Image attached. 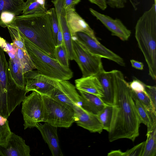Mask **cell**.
<instances>
[{
	"instance_id": "cell-31",
	"label": "cell",
	"mask_w": 156,
	"mask_h": 156,
	"mask_svg": "<svg viewBox=\"0 0 156 156\" xmlns=\"http://www.w3.org/2000/svg\"><path fill=\"white\" fill-rule=\"evenodd\" d=\"M48 11L50 15L51 26L53 34L55 44L56 46L59 26L58 16L55 8H51L48 10Z\"/></svg>"
},
{
	"instance_id": "cell-5",
	"label": "cell",
	"mask_w": 156,
	"mask_h": 156,
	"mask_svg": "<svg viewBox=\"0 0 156 156\" xmlns=\"http://www.w3.org/2000/svg\"><path fill=\"white\" fill-rule=\"evenodd\" d=\"M21 34L27 52L39 73L57 80H68L72 78L73 73L70 68L61 65L56 59L46 54Z\"/></svg>"
},
{
	"instance_id": "cell-37",
	"label": "cell",
	"mask_w": 156,
	"mask_h": 156,
	"mask_svg": "<svg viewBox=\"0 0 156 156\" xmlns=\"http://www.w3.org/2000/svg\"><path fill=\"white\" fill-rule=\"evenodd\" d=\"M126 0H107V4L112 8L120 9L124 7Z\"/></svg>"
},
{
	"instance_id": "cell-11",
	"label": "cell",
	"mask_w": 156,
	"mask_h": 156,
	"mask_svg": "<svg viewBox=\"0 0 156 156\" xmlns=\"http://www.w3.org/2000/svg\"><path fill=\"white\" fill-rule=\"evenodd\" d=\"M71 106H81V97L75 86L68 80H57L56 87L49 95Z\"/></svg>"
},
{
	"instance_id": "cell-38",
	"label": "cell",
	"mask_w": 156,
	"mask_h": 156,
	"mask_svg": "<svg viewBox=\"0 0 156 156\" xmlns=\"http://www.w3.org/2000/svg\"><path fill=\"white\" fill-rule=\"evenodd\" d=\"M81 0H64V8L66 11L68 9L74 8L75 5L79 3Z\"/></svg>"
},
{
	"instance_id": "cell-34",
	"label": "cell",
	"mask_w": 156,
	"mask_h": 156,
	"mask_svg": "<svg viewBox=\"0 0 156 156\" xmlns=\"http://www.w3.org/2000/svg\"><path fill=\"white\" fill-rule=\"evenodd\" d=\"M145 141L138 144L124 152V156H142Z\"/></svg>"
},
{
	"instance_id": "cell-30",
	"label": "cell",
	"mask_w": 156,
	"mask_h": 156,
	"mask_svg": "<svg viewBox=\"0 0 156 156\" xmlns=\"http://www.w3.org/2000/svg\"><path fill=\"white\" fill-rule=\"evenodd\" d=\"M12 132L7 118L0 114V145L6 143Z\"/></svg>"
},
{
	"instance_id": "cell-18",
	"label": "cell",
	"mask_w": 156,
	"mask_h": 156,
	"mask_svg": "<svg viewBox=\"0 0 156 156\" xmlns=\"http://www.w3.org/2000/svg\"><path fill=\"white\" fill-rule=\"evenodd\" d=\"M75 87L79 91L86 92L102 98L104 91L98 77L91 75L76 79L75 80Z\"/></svg>"
},
{
	"instance_id": "cell-3",
	"label": "cell",
	"mask_w": 156,
	"mask_h": 156,
	"mask_svg": "<svg viewBox=\"0 0 156 156\" xmlns=\"http://www.w3.org/2000/svg\"><path fill=\"white\" fill-rule=\"evenodd\" d=\"M156 5L153 4L137 22L135 36L149 69V75L156 79Z\"/></svg>"
},
{
	"instance_id": "cell-17",
	"label": "cell",
	"mask_w": 156,
	"mask_h": 156,
	"mask_svg": "<svg viewBox=\"0 0 156 156\" xmlns=\"http://www.w3.org/2000/svg\"><path fill=\"white\" fill-rule=\"evenodd\" d=\"M66 17L67 25L72 36L74 35L77 32H81L95 40H98L93 30L76 12L75 8L66 10Z\"/></svg>"
},
{
	"instance_id": "cell-20",
	"label": "cell",
	"mask_w": 156,
	"mask_h": 156,
	"mask_svg": "<svg viewBox=\"0 0 156 156\" xmlns=\"http://www.w3.org/2000/svg\"><path fill=\"white\" fill-rule=\"evenodd\" d=\"M79 91L81 97V106L90 112L96 115L107 105L101 98L95 95L83 91Z\"/></svg>"
},
{
	"instance_id": "cell-35",
	"label": "cell",
	"mask_w": 156,
	"mask_h": 156,
	"mask_svg": "<svg viewBox=\"0 0 156 156\" xmlns=\"http://www.w3.org/2000/svg\"><path fill=\"white\" fill-rule=\"evenodd\" d=\"M16 16L8 12H4L0 15V26L5 28L8 27L12 22Z\"/></svg>"
},
{
	"instance_id": "cell-39",
	"label": "cell",
	"mask_w": 156,
	"mask_h": 156,
	"mask_svg": "<svg viewBox=\"0 0 156 156\" xmlns=\"http://www.w3.org/2000/svg\"><path fill=\"white\" fill-rule=\"evenodd\" d=\"M93 4L97 5L102 10H105L107 7L106 2L104 0H89Z\"/></svg>"
},
{
	"instance_id": "cell-27",
	"label": "cell",
	"mask_w": 156,
	"mask_h": 156,
	"mask_svg": "<svg viewBox=\"0 0 156 156\" xmlns=\"http://www.w3.org/2000/svg\"><path fill=\"white\" fill-rule=\"evenodd\" d=\"M112 105H107L96 115L101 124L103 130L108 132L112 114Z\"/></svg>"
},
{
	"instance_id": "cell-43",
	"label": "cell",
	"mask_w": 156,
	"mask_h": 156,
	"mask_svg": "<svg viewBox=\"0 0 156 156\" xmlns=\"http://www.w3.org/2000/svg\"><path fill=\"white\" fill-rule=\"evenodd\" d=\"M108 156H124V152L120 150H113L108 154Z\"/></svg>"
},
{
	"instance_id": "cell-14",
	"label": "cell",
	"mask_w": 156,
	"mask_h": 156,
	"mask_svg": "<svg viewBox=\"0 0 156 156\" xmlns=\"http://www.w3.org/2000/svg\"><path fill=\"white\" fill-rule=\"evenodd\" d=\"M56 10L62 34L63 43L65 47L69 59L74 60L72 36L67 23L66 12L64 8V0H52Z\"/></svg>"
},
{
	"instance_id": "cell-2",
	"label": "cell",
	"mask_w": 156,
	"mask_h": 156,
	"mask_svg": "<svg viewBox=\"0 0 156 156\" xmlns=\"http://www.w3.org/2000/svg\"><path fill=\"white\" fill-rule=\"evenodd\" d=\"M9 25L16 27L32 43L55 58L56 46L48 10L44 13L16 16Z\"/></svg>"
},
{
	"instance_id": "cell-15",
	"label": "cell",
	"mask_w": 156,
	"mask_h": 156,
	"mask_svg": "<svg viewBox=\"0 0 156 156\" xmlns=\"http://www.w3.org/2000/svg\"><path fill=\"white\" fill-rule=\"evenodd\" d=\"M75 112V122L78 126L91 133H101L103 127L95 115L83 109L81 106L76 105L73 108Z\"/></svg>"
},
{
	"instance_id": "cell-47",
	"label": "cell",
	"mask_w": 156,
	"mask_h": 156,
	"mask_svg": "<svg viewBox=\"0 0 156 156\" xmlns=\"http://www.w3.org/2000/svg\"></svg>"
},
{
	"instance_id": "cell-41",
	"label": "cell",
	"mask_w": 156,
	"mask_h": 156,
	"mask_svg": "<svg viewBox=\"0 0 156 156\" xmlns=\"http://www.w3.org/2000/svg\"><path fill=\"white\" fill-rule=\"evenodd\" d=\"M58 22L59 26L57 37V43L56 46L60 45L63 43V39L62 30L59 21Z\"/></svg>"
},
{
	"instance_id": "cell-16",
	"label": "cell",
	"mask_w": 156,
	"mask_h": 156,
	"mask_svg": "<svg viewBox=\"0 0 156 156\" xmlns=\"http://www.w3.org/2000/svg\"><path fill=\"white\" fill-rule=\"evenodd\" d=\"M35 126L49 148L53 156H63L57 134V127L45 122Z\"/></svg>"
},
{
	"instance_id": "cell-26",
	"label": "cell",
	"mask_w": 156,
	"mask_h": 156,
	"mask_svg": "<svg viewBox=\"0 0 156 156\" xmlns=\"http://www.w3.org/2000/svg\"><path fill=\"white\" fill-rule=\"evenodd\" d=\"M142 156H155L156 154V128L147 132Z\"/></svg>"
},
{
	"instance_id": "cell-33",
	"label": "cell",
	"mask_w": 156,
	"mask_h": 156,
	"mask_svg": "<svg viewBox=\"0 0 156 156\" xmlns=\"http://www.w3.org/2000/svg\"><path fill=\"white\" fill-rule=\"evenodd\" d=\"M145 91L151 103L154 112L156 114V87L145 85Z\"/></svg>"
},
{
	"instance_id": "cell-4",
	"label": "cell",
	"mask_w": 156,
	"mask_h": 156,
	"mask_svg": "<svg viewBox=\"0 0 156 156\" xmlns=\"http://www.w3.org/2000/svg\"><path fill=\"white\" fill-rule=\"evenodd\" d=\"M4 51L0 46V114L7 118L22 102L27 93L11 77Z\"/></svg>"
},
{
	"instance_id": "cell-22",
	"label": "cell",
	"mask_w": 156,
	"mask_h": 156,
	"mask_svg": "<svg viewBox=\"0 0 156 156\" xmlns=\"http://www.w3.org/2000/svg\"><path fill=\"white\" fill-rule=\"evenodd\" d=\"M8 64L10 75L15 83L21 88L25 89L26 82L24 74L16 56L14 58H9Z\"/></svg>"
},
{
	"instance_id": "cell-42",
	"label": "cell",
	"mask_w": 156,
	"mask_h": 156,
	"mask_svg": "<svg viewBox=\"0 0 156 156\" xmlns=\"http://www.w3.org/2000/svg\"><path fill=\"white\" fill-rule=\"evenodd\" d=\"M2 48L6 52L8 51L15 54V50L11 44H10L6 42L5 46Z\"/></svg>"
},
{
	"instance_id": "cell-28",
	"label": "cell",
	"mask_w": 156,
	"mask_h": 156,
	"mask_svg": "<svg viewBox=\"0 0 156 156\" xmlns=\"http://www.w3.org/2000/svg\"><path fill=\"white\" fill-rule=\"evenodd\" d=\"M55 59L59 64L67 68H69L68 54L63 43L55 46L54 50Z\"/></svg>"
},
{
	"instance_id": "cell-6",
	"label": "cell",
	"mask_w": 156,
	"mask_h": 156,
	"mask_svg": "<svg viewBox=\"0 0 156 156\" xmlns=\"http://www.w3.org/2000/svg\"><path fill=\"white\" fill-rule=\"evenodd\" d=\"M41 94L44 105L43 122L57 127H70L75 122L73 109L50 96Z\"/></svg>"
},
{
	"instance_id": "cell-25",
	"label": "cell",
	"mask_w": 156,
	"mask_h": 156,
	"mask_svg": "<svg viewBox=\"0 0 156 156\" xmlns=\"http://www.w3.org/2000/svg\"><path fill=\"white\" fill-rule=\"evenodd\" d=\"M11 44L15 50L16 56L21 65L23 73L36 69L27 51L18 48L12 43Z\"/></svg>"
},
{
	"instance_id": "cell-46",
	"label": "cell",
	"mask_w": 156,
	"mask_h": 156,
	"mask_svg": "<svg viewBox=\"0 0 156 156\" xmlns=\"http://www.w3.org/2000/svg\"><path fill=\"white\" fill-rule=\"evenodd\" d=\"M104 0L105 1H106L107 0Z\"/></svg>"
},
{
	"instance_id": "cell-7",
	"label": "cell",
	"mask_w": 156,
	"mask_h": 156,
	"mask_svg": "<svg viewBox=\"0 0 156 156\" xmlns=\"http://www.w3.org/2000/svg\"><path fill=\"white\" fill-rule=\"evenodd\" d=\"M74 60L77 64L82 77L96 76L104 70L101 58L89 51L74 36H72Z\"/></svg>"
},
{
	"instance_id": "cell-13",
	"label": "cell",
	"mask_w": 156,
	"mask_h": 156,
	"mask_svg": "<svg viewBox=\"0 0 156 156\" xmlns=\"http://www.w3.org/2000/svg\"><path fill=\"white\" fill-rule=\"evenodd\" d=\"M30 149L21 136L12 132L6 143L0 145V156H30Z\"/></svg>"
},
{
	"instance_id": "cell-19",
	"label": "cell",
	"mask_w": 156,
	"mask_h": 156,
	"mask_svg": "<svg viewBox=\"0 0 156 156\" xmlns=\"http://www.w3.org/2000/svg\"><path fill=\"white\" fill-rule=\"evenodd\" d=\"M96 76L101 84L104 91V97L101 99L107 105H112L114 87L112 70L106 71L104 70Z\"/></svg>"
},
{
	"instance_id": "cell-12",
	"label": "cell",
	"mask_w": 156,
	"mask_h": 156,
	"mask_svg": "<svg viewBox=\"0 0 156 156\" xmlns=\"http://www.w3.org/2000/svg\"><path fill=\"white\" fill-rule=\"evenodd\" d=\"M91 13L99 20L111 33L122 41H127L130 36L131 31L127 28L119 19H113L90 8Z\"/></svg>"
},
{
	"instance_id": "cell-23",
	"label": "cell",
	"mask_w": 156,
	"mask_h": 156,
	"mask_svg": "<svg viewBox=\"0 0 156 156\" xmlns=\"http://www.w3.org/2000/svg\"><path fill=\"white\" fill-rule=\"evenodd\" d=\"M25 5L23 0H0V15L8 12L17 16L22 13Z\"/></svg>"
},
{
	"instance_id": "cell-8",
	"label": "cell",
	"mask_w": 156,
	"mask_h": 156,
	"mask_svg": "<svg viewBox=\"0 0 156 156\" xmlns=\"http://www.w3.org/2000/svg\"><path fill=\"white\" fill-rule=\"evenodd\" d=\"M21 112L24 120V128L35 127L41 122H43L44 109L41 95L38 92L33 91L22 101Z\"/></svg>"
},
{
	"instance_id": "cell-21",
	"label": "cell",
	"mask_w": 156,
	"mask_h": 156,
	"mask_svg": "<svg viewBox=\"0 0 156 156\" xmlns=\"http://www.w3.org/2000/svg\"><path fill=\"white\" fill-rule=\"evenodd\" d=\"M134 99L141 123L147 126V132L156 128V114L148 111L137 99Z\"/></svg>"
},
{
	"instance_id": "cell-10",
	"label": "cell",
	"mask_w": 156,
	"mask_h": 156,
	"mask_svg": "<svg viewBox=\"0 0 156 156\" xmlns=\"http://www.w3.org/2000/svg\"><path fill=\"white\" fill-rule=\"evenodd\" d=\"M27 93L35 91L41 94L49 95L57 85V80L32 70L24 74Z\"/></svg>"
},
{
	"instance_id": "cell-36",
	"label": "cell",
	"mask_w": 156,
	"mask_h": 156,
	"mask_svg": "<svg viewBox=\"0 0 156 156\" xmlns=\"http://www.w3.org/2000/svg\"><path fill=\"white\" fill-rule=\"evenodd\" d=\"M128 83L130 87L133 91L137 92H143L147 94L145 91V84L139 80L134 79Z\"/></svg>"
},
{
	"instance_id": "cell-45",
	"label": "cell",
	"mask_w": 156,
	"mask_h": 156,
	"mask_svg": "<svg viewBox=\"0 0 156 156\" xmlns=\"http://www.w3.org/2000/svg\"><path fill=\"white\" fill-rule=\"evenodd\" d=\"M154 4L156 5V0H154Z\"/></svg>"
},
{
	"instance_id": "cell-29",
	"label": "cell",
	"mask_w": 156,
	"mask_h": 156,
	"mask_svg": "<svg viewBox=\"0 0 156 156\" xmlns=\"http://www.w3.org/2000/svg\"><path fill=\"white\" fill-rule=\"evenodd\" d=\"M7 28L13 44L18 48L26 51L23 37L18 29L11 25L8 26Z\"/></svg>"
},
{
	"instance_id": "cell-32",
	"label": "cell",
	"mask_w": 156,
	"mask_h": 156,
	"mask_svg": "<svg viewBox=\"0 0 156 156\" xmlns=\"http://www.w3.org/2000/svg\"><path fill=\"white\" fill-rule=\"evenodd\" d=\"M133 92L134 99L139 101L148 111L156 114L153 111L150 100L146 93L143 92H135L133 91Z\"/></svg>"
},
{
	"instance_id": "cell-9",
	"label": "cell",
	"mask_w": 156,
	"mask_h": 156,
	"mask_svg": "<svg viewBox=\"0 0 156 156\" xmlns=\"http://www.w3.org/2000/svg\"><path fill=\"white\" fill-rule=\"evenodd\" d=\"M77 40L92 54L101 58L112 61L121 66H125L124 59L120 56L102 44L98 40L81 32L74 35Z\"/></svg>"
},
{
	"instance_id": "cell-1",
	"label": "cell",
	"mask_w": 156,
	"mask_h": 156,
	"mask_svg": "<svg viewBox=\"0 0 156 156\" xmlns=\"http://www.w3.org/2000/svg\"><path fill=\"white\" fill-rule=\"evenodd\" d=\"M114 87L111 120L108 139L112 142L121 139L134 141L139 135L141 123L138 115L133 92L122 73L112 70Z\"/></svg>"
},
{
	"instance_id": "cell-44",
	"label": "cell",
	"mask_w": 156,
	"mask_h": 156,
	"mask_svg": "<svg viewBox=\"0 0 156 156\" xmlns=\"http://www.w3.org/2000/svg\"><path fill=\"white\" fill-rule=\"evenodd\" d=\"M6 42L5 40L0 37V46L2 47V48L4 47Z\"/></svg>"
},
{
	"instance_id": "cell-24",
	"label": "cell",
	"mask_w": 156,
	"mask_h": 156,
	"mask_svg": "<svg viewBox=\"0 0 156 156\" xmlns=\"http://www.w3.org/2000/svg\"><path fill=\"white\" fill-rule=\"evenodd\" d=\"M47 10L46 0H27L22 15L44 13Z\"/></svg>"
},
{
	"instance_id": "cell-40",
	"label": "cell",
	"mask_w": 156,
	"mask_h": 156,
	"mask_svg": "<svg viewBox=\"0 0 156 156\" xmlns=\"http://www.w3.org/2000/svg\"><path fill=\"white\" fill-rule=\"evenodd\" d=\"M130 62L133 67L140 70L143 69L144 65L142 62L134 59H131Z\"/></svg>"
}]
</instances>
